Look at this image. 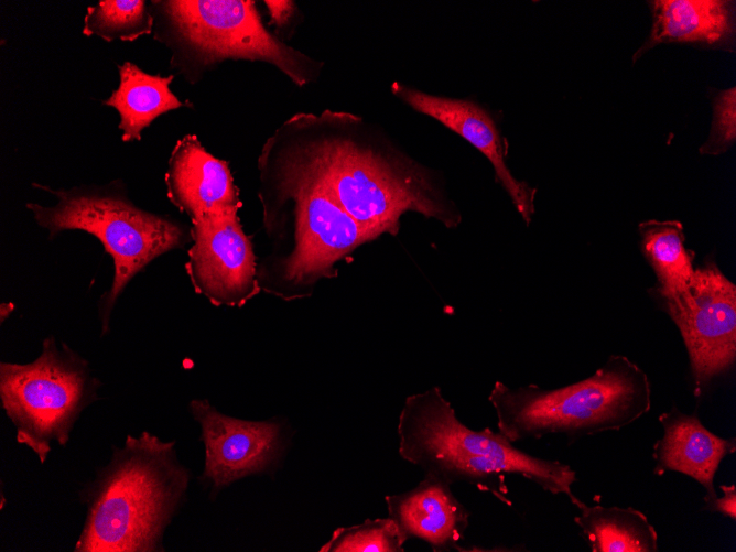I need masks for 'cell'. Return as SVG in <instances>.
Returning a JSON list of instances; mask_svg holds the SVG:
<instances>
[{"label":"cell","mask_w":736,"mask_h":552,"mask_svg":"<svg viewBox=\"0 0 736 552\" xmlns=\"http://www.w3.org/2000/svg\"><path fill=\"white\" fill-rule=\"evenodd\" d=\"M258 160L325 186L356 221L379 236L397 235L407 212L447 228L462 219L432 171L349 112L293 115L266 140Z\"/></svg>","instance_id":"6da1fadb"},{"label":"cell","mask_w":736,"mask_h":552,"mask_svg":"<svg viewBox=\"0 0 736 552\" xmlns=\"http://www.w3.org/2000/svg\"><path fill=\"white\" fill-rule=\"evenodd\" d=\"M262 225L271 252L258 262L260 290L284 301L312 295L336 264L378 237L356 221L325 186L258 160Z\"/></svg>","instance_id":"7a4b0ae2"},{"label":"cell","mask_w":736,"mask_h":552,"mask_svg":"<svg viewBox=\"0 0 736 552\" xmlns=\"http://www.w3.org/2000/svg\"><path fill=\"white\" fill-rule=\"evenodd\" d=\"M188 481L175 442L148 431L128 435L86 490L87 515L74 551H163V533Z\"/></svg>","instance_id":"3957f363"},{"label":"cell","mask_w":736,"mask_h":552,"mask_svg":"<svg viewBox=\"0 0 736 552\" xmlns=\"http://www.w3.org/2000/svg\"><path fill=\"white\" fill-rule=\"evenodd\" d=\"M399 455L450 485L463 481L504 500L500 479L520 475L576 506L575 470L560 461L543 459L515 447L501 433L469 429L439 387L407 397L398 420Z\"/></svg>","instance_id":"277c9868"},{"label":"cell","mask_w":736,"mask_h":552,"mask_svg":"<svg viewBox=\"0 0 736 552\" xmlns=\"http://www.w3.org/2000/svg\"><path fill=\"white\" fill-rule=\"evenodd\" d=\"M488 400L499 433L511 443L549 434L574 441L618 431L645 415L651 407V385L636 362L613 355L591 377L556 389L510 388L496 381Z\"/></svg>","instance_id":"5b68a950"},{"label":"cell","mask_w":736,"mask_h":552,"mask_svg":"<svg viewBox=\"0 0 736 552\" xmlns=\"http://www.w3.org/2000/svg\"><path fill=\"white\" fill-rule=\"evenodd\" d=\"M53 206L28 203L35 221L54 237L64 230H83L94 235L113 260V280L98 307L101 333L109 331L115 304L133 277L159 256L183 247L192 240L191 228L178 221L145 212L132 204L112 184L105 187L51 190Z\"/></svg>","instance_id":"8992f818"},{"label":"cell","mask_w":736,"mask_h":552,"mask_svg":"<svg viewBox=\"0 0 736 552\" xmlns=\"http://www.w3.org/2000/svg\"><path fill=\"white\" fill-rule=\"evenodd\" d=\"M158 34L174 51L172 63L202 72L225 59L269 63L302 87L322 64L269 32L250 0L153 1Z\"/></svg>","instance_id":"52a82bcc"},{"label":"cell","mask_w":736,"mask_h":552,"mask_svg":"<svg viewBox=\"0 0 736 552\" xmlns=\"http://www.w3.org/2000/svg\"><path fill=\"white\" fill-rule=\"evenodd\" d=\"M101 382L88 362L48 336L32 362L0 365L1 405L15 429L18 443L43 464L52 443L65 446L80 413L98 399Z\"/></svg>","instance_id":"ba28073f"},{"label":"cell","mask_w":736,"mask_h":552,"mask_svg":"<svg viewBox=\"0 0 736 552\" xmlns=\"http://www.w3.org/2000/svg\"><path fill=\"white\" fill-rule=\"evenodd\" d=\"M680 331L699 397L736 358V286L714 261L695 268L690 284L656 295Z\"/></svg>","instance_id":"9c48e42d"},{"label":"cell","mask_w":736,"mask_h":552,"mask_svg":"<svg viewBox=\"0 0 736 552\" xmlns=\"http://www.w3.org/2000/svg\"><path fill=\"white\" fill-rule=\"evenodd\" d=\"M185 270L194 291L216 306L240 307L261 290L253 245L238 213L192 223Z\"/></svg>","instance_id":"30bf717a"},{"label":"cell","mask_w":736,"mask_h":552,"mask_svg":"<svg viewBox=\"0 0 736 552\" xmlns=\"http://www.w3.org/2000/svg\"><path fill=\"white\" fill-rule=\"evenodd\" d=\"M190 411L205 446L202 479L218 493L242 477L268 469L283 450L282 427L274 421H246L194 399Z\"/></svg>","instance_id":"8fae6325"},{"label":"cell","mask_w":736,"mask_h":552,"mask_svg":"<svg viewBox=\"0 0 736 552\" xmlns=\"http://www.w3.org/2000/svg\"><path fill=\"white\" fill-rule=\"evenodd\" d=\"M392 94L413 110L429 116L454 131L480 153L494 167L497 182L509 195L527 225L535 212L537 188L517 180L506 164V149L490 113L469 99L436 96L394 82Z\"/></svg>","instance_id":"7c38bea8"},{"label":"cell","mask_w":736,"mask_h":552,"mask_svg":"<svg viewBox=\"0 0 736 552\" xmlns=\"http://www.w3.org/2000/svg\"><path fill=\"white\" fill-rule=\"evenodd\" d=\"M164 182L167 198L191 224L238 213L241 207L228 162L210 154L195 134L182 137L174 145Z\"/></svg>","instance_id":"4fadbf2b"},{"label":"cell","mask_w":736,"mask_h":552,"mask_svg":"<svg viewBox=\"0 0 736 552\" xmlns=\"http://www.w3.org/2000/svg\"><path fill=\"white\" fill-rule=\"evenodd\" d=\"M388 517L405 541L419 539L433 551L461 550L469 523V511L454 496L451 485L435 476L424 478L412 489L386 496Z\"/></svg>","instance_id":"5bb4252c"},{"label":"cell","mask_w":736,"mask_h":552,"mask_svg":"<svg viewBox=\"0 0 736 552\" xmlns=\"http://www.w3.org/2000/svg\"><path fill=\"white\" fill-rule=\"evenodd\" d=\"M663 436L653 445L654 474L667 470L690 476L705 488L704 502L716 498L714 477L725 456L736 451V440L723 439L708 431L695 414L678 408L658 418Z\"/></svg>","instance_id":"9a60e30c"},{"label":"cell","mask_w":736,"mask_h":552,"mask_svg":"<svg viewBox=\"0 0 736 552\" xmlns=\"http://www.w3.org/2000/svg\"><path fill=\"white\" fill-rule=\"evenodd\" d=\"M734 2L724 0H658L651 2V33L635 59L667 42L706 45L728 43L735 33Z\"/></svg>","instance_id":"2e32d148"},{"label":"cell","mask_w":736,"mask_h":552,"mask_svg":"<svg viewBox=\"0 0 736 552\" xmlns=\"http://www.w3.org/2000/svg\"><path fill=\"white\" fill-rule=\"evenodd\" d=\"M118 69L119 86L104 104L118 111L125 142L140 140L142 130L155 118L185 106L170 89L174 75L148 74L130 62Z\"/></svg>","instance_id":"e0dca14e"},{"label":"cell","mask_w":736,"mask_h":552,"mask_svg":"<svg viewBox=\"0 0 736 552\" xmlns=\"http://www.w3.org/2000/svg\"><path fill=\"white\" fill-rule=\"evenodd\" d=\"M574 522L593 552H656L658 533L646 515L632 507L587 506L581 501Z\"/></svg>","instance_id":"ac0fdd59"},{"label":"cell","mask_w":736,"mask_h":552,"mask_svg":"<svg viewBox=\"0 0 736 552\" xmlns=\"http://www.w3.org/2000/svg\"><path fill=\"white\" fill-rule=\"evenodd\" d=\"M639 234L643 255L658 280L653 294L663 295L685 289L695 270V252L685 247L682 224L651 219L639 224Z\"/></svg>","instance_id":"d6986e66"},{"label":"cell","mask_w":736,"mask_h":552,"mask_svg":"<svg viewBox=\"0 0 736 552\" xmlns=\"http://www.w3.org/2000/svg\"><path fill=\"white\" fill-rule=\"evenodd\" d=\"M153 14L143 0H104L87 8L83 33L111 42L134 41L150 34Z\"/></svg>","instance_id":"ffe728a7"},{"label":"cell","mask_w":736,"mask_h":552,"mask_svg":"<svg viewBox=\"0 0 736 552\" xmlns=\"http://www.w3.org/2000/svg\"><path fill=\"white\" fill-rule=\"evenodd\" d=\"M391 518L366 520L336 529L321 552H402L405 543Z\"/></svg>","instance_id":"44dd1931"},{"label":"cell","mask_w":736,"mask_h":552,"mask_svg":"<svg viewBox=\"0 0 736 552\" xmlns=\"http://www.w3.org/2000/svg\"><path fill=\"white\" fill-rule=\"evenodd\" d=\"M736 139V89L719 91L713 101V121L701 154L718 155L728 151Z\"/></svg>","instance_id":"7402d4cb"},{"label":"cell","mask_w":736,"mask_h":552,"mask_svg":"<svg viewBox=\"0 0 736 552\" xmlns=\"http://www.w3.org/2000/svg\"><path fill=\"white\" fill-rule=\"evenodd\" d=\"M723 496L714 498L705 504L704 509L712 512H719L733 520L736 518V488L735 485H721Z\"/></svg>","instance_id":"603a6c76"},{"label":"cell","mask_w":736,"mask_h":552,"mask_svg":"<svg viewBox=\"0 0 736 552\" xmlns=\"http://www.w3.org/2000/svg\"><path fill=\"white\" fill-rule=\"evenodd\" d=\"M270 15V21L277 26L286 25L295 11V3L293 1H263Z\"/></svg>","instance_id":"cb8c5ba5"},{"label":"cell","mask_w":736,"mask_h":552,"mask_svg":"<svg viewBox=\"0 0 736 552\" xmlns=\"http://www.w3.org/2000/svg\"><path fill=\"white\" fill-rule=\"evenodd\" d=\"M15 306L13 303H1L0 304V322L3 323L6 318L14 311Z\"/></svg>","instance_id":"d4e9b609"}]
</instances>
